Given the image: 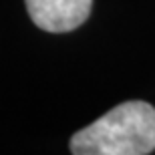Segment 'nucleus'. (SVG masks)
Listing matches in <instances>:
<instances>
[{
    "instance_id": "obj_1",
    "label": "nucleus",
    "mask_w": 155,
    "mask_h": 155,
    "mask_svg": "<svg viewBox=\"0 0 155 155\" xmlns=\"http://www.w3.org/2000/svg\"><path fill=\"white\" fill-rule=\"evenodd\" d=\"M155 149V107L127 101L71 137L75 155H147Z\"/></svg>"
},
{
    "instance_id": "obj_2",
    "label": "nucleus",
    "mask_w": 155,
    "mask_h": 155,
    "mask_svg": "<svg viewBox=\"0 0 155 155\" xmlns=\"http://www.w3.org/2000/svg\"><path fill=\"white\" fill-rule=\"evenodd\" d=\"M93 0H26L32 22L46 32H69L79 28L91 14Z\"/></svg>"
}]
</instances>
